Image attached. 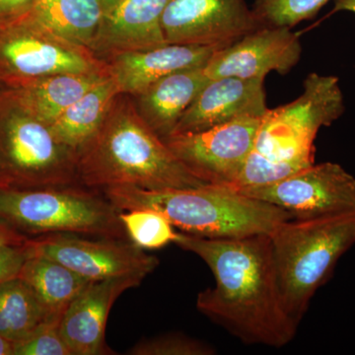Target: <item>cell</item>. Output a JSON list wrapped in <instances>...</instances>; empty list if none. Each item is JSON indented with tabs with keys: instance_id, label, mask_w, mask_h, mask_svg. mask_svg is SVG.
Returning a JSON list of instances; mask_svg holds the SVG:
<instances>
[{
	"instance_id": "cell-1",
	"label": "cell",
	"mask_w": 355,
	"mask_h": 355,
	"mask_svg": "<svg viewBox=\"0 0 355 355\" xmlns=\"http://www.w3.org/2000/svg\"><path fill=\"white\" fill-rule=\"evenodd\" d=\"M174 244L197 254L214 275L197 308L245 345L286 347L297 333L288 314L273 260L270 235L212 239L178 232Z\"/></svg>"
},
{
	"instance_id": "cell-2",
	"label": "cell",
	"mask_w": 355,
	"mask_h": 355,
	"mask_svg": "<svg viewBox=\"0 0 355 355\" xmlns=\"http://www.w3.org/2000/svg\"><path fill=\"white\" fill-rule=\"evenodd\" d=\"M79 184L102 191L200 188L205 182L177 158L140 116L130 96L120 94L93 139L77 153Z\"/></svg>"
},
{
	"instance_id": "cell-3",
	"label": "cell",
	"mask_w": 355,
	"mask_h": 355,
	"mask_svg": "<svg viewBox=\"0 0 355 355\" xmlns=\"http://www.w3.org/2000/svg\"><path fill=\"white\" fill-rule=\"evenodd\" d=\"M345 111L338 77L310 73L304 91L289 104L268 109L253 150L232 188L275 183L315 164V139Z\"/></svg>"
},
{
	"instance_id": "cell-4",
	"label": "cell",
	"mask_w": 355,
	"mask_h": 355,
	"mask_svg": "<svg viewBox=\"0 0 355 355\" xmlns=\"http://www.w3.org/2000/svg\"><path fill=\"white\" fill-rule=\"evenodd\" d=\"M120 211L151 209L187 234L212 239L270 235L288 212L229 186L147 191L112 187L100 191Z\"/></svg>"
},
{
	"instance_id": "cell-5",
	"label": "cell",
	"mask_w": 355,
	"mask_h": 355,
	"mask_svg": "<svg viewBox=\"0 0 355 355\" xmlns=\"http://www.w3.org/2000/svg\"><path fill=\"white\" fill-rule=\"evenodd\" d=\"M282 300L297 323L336 263L355 245V210L284 221L270 235Z\"/></svg>"
},
{
	"instance_id": "cell-6",
	"label": "cell",
	"mask_w": 355,
	"mask_h": 355,
	"mask_svg": "<svg viewBox=\"0 0 355 355\" xmlns=\"http://www.w3.org/2000/svg\"><path fill=\"white\" fill-rule=\"evenodd\" d=\"M119 214L120 210L93 189L0 186V221L24 236L76 234L128 240Z\"/></svg>"
},
{
	"instance_id": "cell-7",
	"label": "cell",
	"mask_w": 355,
	"mask_h": 355,
	"mask_svg": "<svg viewBox=\"0 0 355 355\" xmlns=\"http://www.w3.org/2000/svg\"><path fill=\"white\" fill-rule=\"evenodd\" d=\"M77 154L46 123L0 94V186H78Z\"/></svg>"
},
{
	"instance_id": "cell-8",
	"label": "cell",
	"mask_w": 355,
	"mask_h": 355,
	"mask_svg": "<svg viewBox=\"0 0 355 355\" xmlns=\"http://www.w3.org/2000/svg\"><path fill=\"white\" fill-rule=\"evenodd\" d=\"M89 72L108 69L86 46L58 36L26 15L0 24V85Z\"/></svg>"
},
{
	"instance_id": "cell-9",
	"label": "cell",
	"mask_w": 355,
	"mask_h": 355,
	"mask_svg": "<svg viewBox=\"0 0 355 355\" xmlns=\"http://www.w3.org/2000/svg\"><path fill=\"white\" fill-rule=\"evenodd\" d=\"M236 190L286 210L293 219L355 210V177L338 163H315L275 183Z\"/></svg>"
},
{
	"instance_id": "cell-10",
	"label": "cell",
	"mask_w": 355,
	"mask_h": 355,
	"mask_svg": "<svg viewBox=\"0 0 355 355\" xmlns=\"http://www.w3.org/2000/svg\"><path fill=\"white\" fill-rule=\"evenodd\" d=\"M27 245L32 254L57 261L93 282L116 277L144 280L159 266L157 258L125 239L50 234L28 239Z\"/></svg>"
},
{
	"instance_id": "cell-11",
	"label": "cell",
	"mask_w": 355,
	"mask_h": 355,
	"mask_svg": "<svg viewBox=\"0 0 355 355\" xmlns=\"http://www.w3.org/2000/svg\"><path fill=\"white\" fill-rule=\"evenodd\" d=\"M261 120L254 116L238 119L202 132L172 135L165 142L205 183L232 186L253 150Z\"/></svg>"
},
{
	"instance_id": "cell-12",
	"label": "cell",
	"mask_w": 355,
	"mask_h": 355,
	"mask_svg": "<svg viewBox=\"0 0 355 355\" xmlns=\"http://www.w3.org/2000/svg\"><path fill=\"white\" fill-rule=\"evenodd\" d=\"M263 27L244 0H169L162 16L167 44L223 50Z\"/></svg>"
},
{
	"instance_id": "cell-13",
	"label": "cell",
	"mask_w": 355,
	"mask_h": 355,
	"mask_svg": "<svg viewBox=\"0 0 355 355\" xmlns=\"http://www.w3.org/2000/svg\"><path fill=\"white\" fill-rule=\"evenodd\" d=\"M301 43L288 27L263 26L223 50L216 51L205 71L209 79H261L272 71L289 73L301 58Z\"/></svg>"
},
{
	"instance_id": "cell-14",
	"label": "cell",
	"mask_w": 355,
	"mask_h": 355,
	"mask_svg": "<svg viewBox=\"0 0 355 355\" xmlns=\"http://www.w3.org/2000/svg\"><path fill=\"white\" fill-rule=\"evenodd\" d=\"M141 282L137 277L95 280L67 306L60 333L71 355L114 354L105 340L110 311L123 292Z\"/></svg>"
},
{
	"instance_id": "cell-15",
	"label": "cell",
	"mask_w": 355,
	"mask_h": 355,
	"mask_svg": "<svg viewBox=\"0 0 355 355\" xmlns=\"http://www.w3.org/2000/svg\"><path fill=\"white\" fill-rule=\"evenodd\" d=\"M268 110L261 79H210L180 119L172 135L202 132L248 116L263 118Z\"/></svg>"
},
{
	"instance_id": "cell-16",
	"label": "cell",
	"mask_w": 355,
	"mask_h": 355,
	"mask_svg": "<svg viewBox=\"0 0 355 355\" xmlns=\"http://www.w3.org/2000/svg\"><path fill=\"white\" fill-rule=\"evenodd\" d=\"M169 0H123L105 13L90 50L103 62L167 44L162 16Z\"/></svg>"
},
{
	"instance_id": "cell-17",
	"label": "cell",
	"mask_w": 355,
	"mask_h": 355,
	"mask_svg": "<svg viewBox=\"0 0 355 355\" xmlns=\"http://www.w3.org/2000/svg\"><path fill=\"white\" fill-rule=\"evenodd\" d=\"M216 51L209 46L167 44L121 53L105 62L121 94L135 97L173 72L205 67Z\"/></svg>"
},
{
	"instance_id": "cell-18",
	"label": "cell",
	"mask_w": 355,
	"mask_h": 355,
	"mask_svg": "<svg viewBox=\"0 0 355 355\" xmlns=\"http://www.w3.org/2000/svg\"><path fill=\"white\" fill-rule=\"evenodd\" d=\"M209 80L205 67L179 70L130 97L140 116L165 141Z\"/></svg>"
},
{
	"instance_id": "cell-19",
	"label": "cell",
	"mask_w": 355,
	"mask_h": 355,
	"mask_svg": "<svg viewBox=\"0 0 355 355\" xmlns=\"http://www.w3.org/2000/svg\"><path fill=\"white\" fill-rule=\"evenodd\" d=\"M107 76L108 72L57 74L14 86L0 85V94L51 125L70 105Z\"/></svg>"
},
{
	"instance_id": "cell-20",
	"label": "cell",
	"mask_w": 355,
	"mask_h": 355,
	"mask_svg": "<svg viewBox=\"0 0 355 355\" xmlns=\"http://www.w3.org/2000/svg\"><path fill=\"white\" fill-rule=\"evenodd\" d=\"M120 90L110 76L93 86L51 123L55 137L78 153L93 139Z\"/></svg>"
},
{
	"instance_id": "cell-21",
	"label": "cell",
	"mask_w": 355,
	"mask_h": 355,
	"mask_svg": "<svg viewBox=\"0 0 355 355\" xmlns=\"http://www.w3.org/2000/svg\"><path fill=\"white\" fill-rule=\"evenodd\" d=\"M105 13L101 0H38L26 16L90 50Z\"/></svg>"
},
{
	"instance_id": "cell-22",
	"label": "cell",
	"mask_w": 355,
	"mask_h": 355,
	"mask_svg": "<svg viewBox=\"0 0 355 355\" xmlns=\"http://www.w3.org/2000/svg\"><path fill=\"white\" fill-rule=\"evenodd\" d=\"M18 277L34 289L51 314L64 313L93 282L57 261L31 253Z\"/></svg>"
},
{
	"instance_id": "cell-23",
	"label": "cell",
	"mask_w": 355,
	"mask_h": 355,
	"mask_svg": "<svg viewBox=\"0 0 355 355\" xmlns=\"http://www.w3.org/2000/svg\"><path fill=\"white\" fill-rule=\"evenodd\" d=\"M51 315L55 314L21 277L0 284V335L9 342L24 340Z\"/></svg>"
},
{
	"instance_id": "cell-24",
	"label": "cell",
	"mask_w": 355,
	"mask_h": 355,
	"mask_svg": "<svg viewBox=\"0 0 355 355\" xmlns=\"http://www.w3.org/2000/svg\"><path fill=\"white\" fill-rule=\"evenodd\" d=\"M119 216L128 239L140 249H162L176 239L178 232L171 222L154 210H125Z\"/></svg>"
},
{
	"instance_id": "cell-25",
	"label": "cell",
	"mask_w": 355,
	"mask_h": 355,
	"mask_svg": "<svg viewBox=\"0 0 355 355\" xmlns=\"http://www.w3.org/2000/svg\"><path fill=\"white\" fill-rule=\"evenodd\" d=\"M331 0H256L253 11L261 26L292 28L312 19Z\"/></svg>"
},
{
	"instance_id": "cell-26",
	"label": "cell",
	"mask_w": 355,
	"mask_h": 355,
	"mask_svg": "<svg viewBox=\"0 0 355 355\" xmlns=\"http://www.w3.org/2000/svg\"><path fill=\"white\" fill-rule=\"evenodd\" d=\"M62 315H51L24 340L13 343V355H71L60 333Z\"/></svg>"
},
{
	"instance_id": "cell-27",
	"label": "cell",
	"mask_w": 355,
	"mask_h": 355,
	"mask_svg": "<svg viewBox=\"0 0 355 355\" xmlns=\"http://www.w3.org/2000/svg\"><path fill=\"white\" fill-rule=\"evenodd\" d=\"M216 350L209 343L182 334H167L141 340L128 350L132 355H214Z\"/></svg>"
},
{
	"instance_id": "cell-28",
	"label": "cell",
	"mask_w": 355,
	"mask_h": 355,
	"mask_svg": "<svg viewBox=\"0 0 355 355\" xmlns=\"http://www.w3.org/2000/svg\"><path fill=\"white\" fill-rule=\"evenodd\" d=\"M29 256L30 250L27 242L22 245L0 247V284L18 277Z\"/></svg>"
},
{
	"instance_id": "cell-29",
	"label": "cell",
	"mask_w": 355,
	"mask_h": 355,
	"mask_svg": "<svg viewBox=\"0 0 355 355\" xmlns=\"http://www.w3.org/2000/svg\"><path fill=\"white\" fill-rule=\"evenodd\" d=\"M38 0H0V24L26 15Z\"/></svg>"
},
{
	"instance_id": "cell-30",
	"label": "cell",
	"mask_w": 355,
	"mask_h": 355,
	"mask_svg": "<svg viewBox=\"0 0 355 355\" xmlns=\"http://www.w3.org/2000/svg\"><path fill=\"white\" fill-rule=\"evenodd\" d=\"M27 241L28 238L26 236L20 234L17 231L0 221V247L7 246V245H22Z\"/></svg>"
},
{
	"instance_id": "cell-31",
	"label": "cell",
	"mask_w": 355,
	"mask_h": 355,
	"mask_svg": "<svg viewBox=\"0 0 355 355\" xmlns=\"http://www.w3.org/2000/svg\"><path fill=\"white\" fill-rule=\"evenodd\" d=\"M335 6H334L333 12H338V11H347L355 14V0H334Z\"/></svg>"
},
{
	"instance_id": "cell-32",
	"label": "cell",
	"mask_w": 355,
	"mask_h": 355,
	"mask_svg": "<svg viewBox=\"0 0 355 355\" xmlns=\"http://www.w3.org/2000/svg\"><path fill=\"white\" fill-rule=\"evenodd\" d=\"M0 355H13V343L0 335Z\"/></svg>"
},
{
	"instance_id": "cell-33",
	"label": "cell",
	"mask_w": 355,
	"mask_h": 355,
	"mask_svg": "<svg viewBox=\"0 0 355 355\" xmlns=\"http://www.w3.org/2000/svg\"><path fill=\"white\" fill-rule=\"evenodd\" d=\"M121 1H123V0H101L103 6H104L106 12L112 10L114 7L118 6Z\"/></svg>"
}]
</instances>
